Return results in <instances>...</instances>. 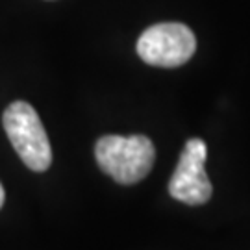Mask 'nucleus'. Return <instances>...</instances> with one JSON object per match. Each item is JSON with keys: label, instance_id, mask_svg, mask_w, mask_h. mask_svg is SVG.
Masks as SVG:
<instances>
[{"label": "nucleus", "instance_id": "nucleus-1", "mask_svg": "<svg viewBox=\"0 0 250 250\" xmlns=\"http://www.w3.org/2000/svg\"><path fill=\"white\" fill-rule=\"evenodd\" d=\"M95 158L117 184L132 186L152 170L156 146L146 135H104L95 145Z\"/></svg>", "mask_w": 250, "mask_h": 250}, {"label": "nucleus", "instance_id": "nucleus-2", "mask_svg": "<svg viewBox=\"0 0 250 250\" xmlns=\"http://www.w3.org/2000/svg\"><path fill=\"white\" fill-rule=\"evenodd\" d=\"M2 125L15 152L28 169L43 172L52 163V148L45 126L37 111L28 102L17 100L9 104L2 117Z\"/></svg>", "mask_w": 250, "mask_h": 250}, {"label": "nucleus", "instance_id": "nucleus-3", "mask_svg": "<svg viewBox=\"0 0 250 250\" xmlns=\"http://www.w3.org/2000/svg\"><path fill=\"white\" fill-rule=\"evenodd\" d=\"M197 50V37L186 24L161 22L146 28L139 41L137 54L145 63L154 67L174 69L191 60Z\"/></svg>", "mask_w": 250, "mask_h": 250}, {"label": "nucleus", "instance_id": "nucleus-4", "mask_svg": "<svg viewBox=\"0 0 250 250\" xmlns=\"http://www.w3.org/2000/svg\"><path fill=\"white\" fill-rule=\"evenodd\" d=\"M206 158L208 146L204 141L198 137L189 139L169 180L170 197L188 206H202L211 198L213 188L206 174Z\"/></svg>", "mask_w": 250, "mask_h": 250}, {"label": "nucleus", "instance_id": "nucleus-5", "mask_svg": "<svg viewBox=\"0 0 250 250\" xmlns=\"http://www.w3.org/2000/svg\"><path fill=\"white\" fill-rule=\"evenodd\" d=\"M4 198H6V193H4V188H2V184H0V208L4 204Z\"/></svg>", "mask_w": 250, "mask_h": 250}]
</instances>
